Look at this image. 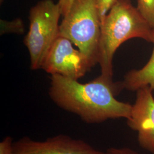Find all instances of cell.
Segmentation results:
<instances>
[{"instance_id": "4", "label": "cell", "mask_w": 154, "mask_h": 154, "mask_svg": "<svg viewBox=\"0 0 154 154\" xmlns=\"http://www.w3.org/2000/svg\"><path fill=\"white\" fill-rule=\"evenodd\" d=\"M61 9L53 0H42L29 11V29L24 38L32 70L41 69L45 59L59 35Z\"/></svg>"}, {"instance_id": "3", "label": "cell", "mask_w": 154, "mask_h": 154, "mask_svg": "<svg viewBox=\"0 0 154 154\" xmlns=\"http://www.w3.org/2000/svg\"><path fill=\"white\" fill-rule=\"evenodd\" d=\"M100 33L97 0H74L60 25L59 35L71 41L93 67L98 63Z\"/></svg>"}, {"instance_id": "9", "label": "cell", "mask_w": 154, "mask_h": 154, "mask_svg": "<svg viewBox=\"0 0 154 154\" xmlns=\"http://www.w3.org/2000/svg\"><path fill=\"white\" fill-rule=\"evenodd\" d=\"M137 8L154 32V0H137Z\"/></svg>"}, {"instance_id": "15", "label": "cell", "mask_w": 154, "mask_h": 154, "mask_svg": "<svg viewBox=\"0 0 154 154\" xmlns=\"http://www.w3.org/2000/svg\"><path fill=\"white\" fill-rule=\"evenodd\" d=\"M4 0H0V3L2 4V3L4 2Z\"/></svg>"}, {"instance_id": "2", "label": "cell", "mask_w": 154, "mask_h": 154, "mask_svg": "<svg viewBox=\"0 0 154 154\" xmlns=\"http://www.w3.org/2000/svg\"><path fill=\"white\" fill-rule=\"evenodd\" d=\"M154 31L131 0H116L101 24L98 63L101 75L112 79L114 55L127 40L140 38L152 42Z\"/></svg>"}, {"instance_id": "13", "label": "cell", "mask_w": 154, "mask_h": 154, "mask_svg": "<svg viewBox=\"0 0 154 154\" xmlns=\"http://www.w3.org/2000/svg\"><path fill=\"white\" fill-rule=\"evenodd\" d=\"M103 154H139L133 149L122 147V148H110L107 149Z\"/></svg>"}, {"instance_id": "11", "label": "cell", "mask_w": 154, "mask_h": 154, "mask_svg": "<svg viewBox=\"0 0 154 154\" xmlns=\"http://www.w3.org/2000/svg\"><path fill=\"white\" fill-rule=\"evenodd\" d=\"M116 1V0H97V5L99 11L101 24Z\"/></svg>"}, {"instance_id": "14", "label": "cell", "mask_w": 154, "mask_h": 154, "mask_svg": "<svg viewBox=\"0 0 154 154\" xmlns=\"http://www.w3.org/2000/svg\"><path fill=\"white\" fill-rule=\"evenodd\" d=\"M74 1V0H59L58 3L60 7L62 16L65 17L67 14Z\"/></svg>"}, {"instance_id": "1", "label": "cell", "mask_w": 154, "mask_h": 154, "mask_svg": "<svg viewBox=\"0 0 154 154\" xmlns=\"http://www.w3.org/2000/svg\"><path fill=\"white\" fill-rule=\"evenodd\" d=\"M123 88L100 75L86 83L60 75H51L49 94L52 100L63 110L78 116L88 124L131 116L132 105L116 98Z\"/></svg>"}, {"instance_id": "8", "label": "cell", "mask_w": 154, "mask_h": 154, "mask_svg": "<svg viewBox=\"0 0 154 154\" xmlns=\"http://www.w3.org/2000/svg\"><path fill=\"white\" fill-rule=\"evenodd\" d=\"M152 43L154 49L147 64L139 70L128 72L121 82L123 89L135 91L145 86H149L154 91V32Z\"/></svg>"}, {"instance_id": "5", "label": "cell", "mask_w": 154, "mask_h": 154, "mask_svg": "<svg viewBox=\"0 0 154 154\" xmlns=\"http://www.w3.org/2000/svg\"><path fill=\"white\" fill-rule=\"evenodd\" d=\"M71 41L58 35L43 62L42 68L51 75L78 80L93 66L88 58L72 46Z\"/></svg>"}, {"instance_id": "10", "label": "cell", "mask_w": 154, "mask_h": 154, "mask_svg": "<svg viewBox=\"0 0 154 154\" xmlns=\"http://www.w3.org/2000/svg\"><path fill=\"white\" fill-rule=\"evenodd\" d=\"M1 35L14 33L22 34L24 33V25L21 18H16L11 21L1 20Z\"/></svg>"}, {"instance_id": "6", "label": "cell", "mask_w": 154, "mask_h": 154, "mask_svg": "<svg viewBox=\"0 0 154 154\" xmlns=\"http://www.w3.org/2000/svg\"><path fill=\"white\" fill-rule=\"evenodd\" d=\"M82 140L58 135L44 141L27 137L13 143V154H103Z\"/></svg>"}, {"instance_id": "12", "label": "cell", "mask_w": 154, "mask_h": 154, "mask_svg": "<svg viewBox=\"0 0 154 154\" xmlns=\"http://www.w3.org/2000/svg\"><path fill=\"white\" fill-rule=\"evenodd\" d=\"M13 138L6 137L0 143V154H13Z\"/></svg>"}, {"instance_id": "7", "label": "cell", "mask_w": 154, "mask_h": 154, "mask_svg": "<svg viewBox=\"0 0 154 154\" xmlns=\"http://www.w3.org/2000/svg\"><path fill=\"white\" fill-rule=\"evenodd\" d=\"M153 90L145 86L137 91L131 116L127 119L128 126L138 132L139 146L154 154V98Z\"/></svg>"}]
</instances>
